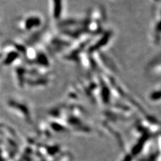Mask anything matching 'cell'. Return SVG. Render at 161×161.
<instances>
[{"label": "cell", "mask_w": 161, "mask_h": 161, "mask_svg": "<svg viewBox=\"0 0 161 161\" xmlns=\"http://www.w3.org/2000/svg\"><path fill=\"white\" fill-rule=\"evenodd\" d=\"M22 45H14V46L8 47L5 50L3 63L5 66H9L14 63H18V60L22 55V50L19 48Z\"/></svg>", "instance_id": "cell-3"}, {"label": "cell", "mask_w": 161, "mask_h": 161, "mask_svg": "<svg viewBox=\"0 0 161 161\" xmlns=\"http://www.w3.org/2000/svg\"><path fill=\"white\" fill-rule=\"evenodd\" d=\"M13 74L17 86L20 89H23L26 87L28 76L29 75L28 70L23 64L17 63L15 64Z\"/></svg>", "instance_id": "cell-4"}, {"label": "cell", "mask_w": 161, "mask_h": 161, "mask_svg": "<svg viewBox=\"0 0 161 161\" xmlns=\"http://www.w3.org/2000/svg\"><path fill=\"white\" fill-rule=\"evenodd\" d=\"M43 25V19L37 13H28L20 17L17 22L18 28L23 33L36 32Z\"/></svg>", "instance_id": "cell-1"}, {"label": "cell", "mask_w": 161, "mask_h": 161, "mask_svg": "<svg viewBox=\"0 0 161 161\" xmlns=\"http://www.w3.org/2000/svg\"><path fill=\"white\" fill-rule=\"evenodd\" d=\"M5 103L7 108L16 114L18 116L23 118L25 120L30 119L29 107L27 102L24 99L19 97L18 96L11 95L6 98Z\"/></svg>", "instance_id": "cell-2"}]
</instances>
